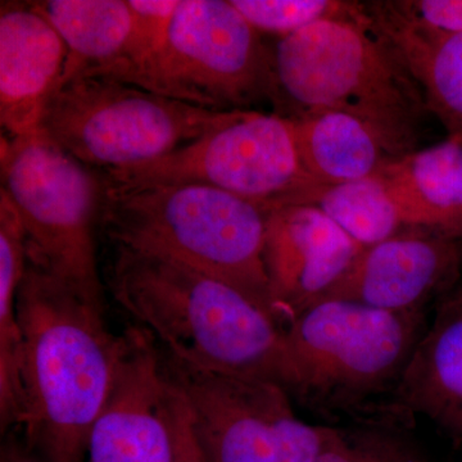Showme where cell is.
I'll return each mask as SVG.
<instances>
[{"mask_svg": "<svg viewBox=\"0 0 462 462\" xmlns=\"http://www.w3.org/2000/svg\"><path fill=\"white\" fill-rule=\"evenodd\" d=\"M27 263L26 236L16 208L0 203V424L21 427L25 415L23 336L17 294Z\"/></svg>", "mask_w": 462, "mask_h": 462, "instance_id": "20", "label": "cell"}, {"mask_svg": "<svg viewBox=\"0 0 462 462\" xmlns=\"http://www.w3.org/2000/svg\"><path fill=\"white\" fill-rule=\"evenodd\" d=\"M35 8L60 33L69 51L58 88L79 76L98 75L126 60L134 30L129 2L50 0Z\"/></svg>", "mask_w": 462, "mask_h": 462, "instance_id": "19", "label": "cell"}, {"mask_svg": "<svg viewBox=\"0 0 462 462\" xmlns=\"http://www.w3.org/2000/svg\"><path fill=\"white\" fill-rule=\"evenodd\" d=\"M108 189L197 184L236 194L270 209L314 184L298 153L293 120L240 109L221 129L139 165L105 170Z\"/></svg>", "mask_w": 462, "mask_h": 462, "instance_id": "10", "label": "cell"}, {"mask_svg": "<svg viewBox=\"0 0 462 462\" xmlns=\"http://www.w3.org/2000/svg\"><path fill=\"white\" fill-rule=\"evenodd\" d=\"M0 154L2 190L25 230L27 260L105 310L96 248L105 199L102 176L42 133L3 136Z\"/></svg>", "mask_w": 462, "mask_h": 462, "instance_id": "7", "label": "cell"}, {"mask_svg": "<svg viewBox=\"0 0 462 462\" xmlns=\"http://www.w3.org/2000/svg\"><path fill=\"white\" fill-rule=\"evenodd\" d=\"M105 404L88 438V462H176L188 407L149 331L132 327Z\"/></svg>", "mask_w": 462, "mask_h": 462, "instance_id": "11", "label": "cell"}, {"mask_svg": "<svg viewBox=\"0 0 462 462\" xmlns=\"http://www.w3.org/2000/svg\"><path fill=\"white\" fill-rule=\"evenodd\" d=\"M374 23L402 58L428 111L462 142V33L433 32L398 17L387 2L365 3Z\"/></svg>", "mask_w": 462, "mask_h": 462, "instance_id": "16", "label": "cell"}, {"mask_svg": "<svg viewBox=\"0 0 462 462\" xmlns=\"http://www.w3.org/2000/svg\"><path fill=\"white\" fill-rule=\"evenodd\" d=\"M67 47L35 5L0 14V123L11 138L42 133L48 102L62 78Z\"/></svg>", "mask_w": 462, "mask_h": 462, "instance_id": "14", "label": "cell"}, {"mask_svg": "<svg viewBox=\"0 0 462 462\" xmlns=\"http://www.w3.org/2000/svg\"><path fill=\"white\" fill-rule=\"evenodd\" d=\"M107 78L211 111L282 103L273 51L231 0H181L163 47Z\"/></svg>", "mask_w": 462, "mask_h": 462, "instance_id": "6", "label": "cell"}, {"mask_svg": "<svg viewBox=\"0 0 462 462\" xmlns=\"http://www.w3.org/2000/svg\"><path fill=\"white\" fill-rule=\"evenodd\" d=\"M273 53L282 103L296 107L293 117L340 112L372 127L394 158L416 151L430 111L365 3L354 17L320 21L282 38Z\"/></svg>", "mask_w": 462, "mask_h": 462, "instance_id": "3", "label": "cell"}, {"mask_svg": "<svg viewBox=\"0 0 462 462\" xmlns=\"http://www.w3.org/2000/svg\"><path fill=\"white\" fill-rule=\"evenodd\" d=\"M162 351L203 462H312L342 436L300 420L276 383L196 369Z\"/></svg>", "mask_w": 462, "mask_h": 462, "instance_id": "9", "label": "cell"}, {"mask_svg": "<svg viewBox=\"0 0 462 462\" xmlns=\"http://www.w3.org/2000/svg\"><path fill=\"white\" fill-rule=\"evenodd\" d=\"M258 32L291 35L324 20L354 17L364 5L338 0H231Z\"/></svg>", "mask_w": 462, "mask_h": 462, "instance_id": "23", "label": "cell"}, {"mask_svg": "<svg viewBox=\"0 0 462 462\" xmlns=\"http://www.w3.org/2000/svg\"><path fill=\"white\" fill-rule=\"evenodd\" d=\"M288 205L321 209L363 247L413 230L393 188L379 173L346 184L309 185L282 206Z\"/></svg>", "mask_w": 462, "mask_h": 462, "instance_id": "21", "label": "cell"}, {"mask_svg": "<svg viewBox=\"0 0 462 462\" xmlns=\"http://www.w3.org/2000/svg\"><path fill=\"white\" fill-rule=\"evenodd\" d=\"M462 240L413 229L367 245L321 300H346L392 312L424 311L454 287Z\"/></svg>", "mask_w": 462, "mask_h": 462, "instance_id": "13", "label": "cell"}, {"mask_svg": "<svg viewBox=\"0 0 462 462\" xmlns=\"http://www.w3.org/2000/svg\"><path fill=\"white\" fill-rule=\"evenodd\" d=\"M387 407L397 418L422 416L462 445V288L440 297Z\"/></svg>", "mask_w": 462, "mask_h": 462, "instance_id": "15", "label": "cell"}, {"mask_svg": "<svg viewBox=\"0 0 462 462\" xmlns=\"http://www.w3.org/2000/svg\"><path fill=\"white\" fill-rule=\"evenodd\" d=\"M108 285L125 311L180 363L287 391L284 329L226 282L162 254L115 245Z\"/></svg>", "mask_w": 462, "mask_h": 462, "instance_id": "2", "label": "cell"}, {"mask_svg": "<svg viewBox=\"0 0 462 462\" xmlns=\"http://www.w3.org/2000/svg\"><path fill=\"white\" fill-rule=\"evenodd\" d=\"M107 76H79L54 91L42 133L87 166L139 165L166 156L233 121Z\"/></svg>", "mask_w": 462, "mask_h": 462, "instance_id": "8", "label": "cell"}, {"mask_svg": "<svg viewBox=\"0 0 462 462\" xmlns=\"http://www.w3.org/2000/svg\"><path fill=\"white\" fill-rule=\"evenodd\" d=\"M427 329L424 311L321 300L284 329L287 391L316 412H358L393 393Z\"/></svg>", "mask_w": 462, "mask_h": 462, "instance_id": "5", "label": "cell"}, {"mask_svg": "<svg viewBox=\"0 0 462 462\" xmlns=\"http://www.w3.org/2000/svg\"><path fill=\"white\" fill-rule=\"evenodd\" d=\"M2 462H36L33 458L29 457L25 452L18 449L17 447H7L3 449Z\"/></svg>", "mask_w": 462, "mask_h": 462, "instance_id": "27", "label": "cell"}, {"mask_svg": "<svg viewBox=\"0 0 462 462\" xmlns=\"http://www.w3.org/2000/svg\"><path fill=\"white\" fill-rule=\"evenodd\" d=\"M391 184L412 229L462 240V142L448 138L433 147L394 158L379 172Z\"/></svg>", "mask_w": 462, "mask_h": 462, "instance_id": "17", "label": "cell"}, {"mask_svg": "<svg viewBox=\"0 0 462 462\" xmlns=\"http://www.w3.org/2000/svg\"><path fill=\"white\" fill-rule=\"evenodd\" d=\"M291 120L300 162L314 184L364 180L394 160L372 127L352 116L307 112Z\"/></svg>", "mask_w": 462, "mask_h": 462, "instance_id": "18", "label": "cell"}, {"mask_svg": "<svg viewBox=\"0 0 462 462\" xmlns=\"http://www.w3.org/2000/svg\"><path fill=\"white\" fill-rule=\"evenodd\" d=\"M397 419L384 412L354 430H343L339 439L312 462H425Z\"/></svg>", "mask_w": 462, "mask_h": 462, "instance_id": "22", "label": "cell"}, {"mask_svg": "<svg viewBox=\"0 0 462 462\" xmlns=\"http://www.w3.org/2000/svg\"><path fill=\"white\" fill-rule=\"evenodd\" d=\"M176 462H203L202 454H200L193 430H191L189 411L187 413L184 427H182L180 448H179L178 461Z\"/></svg>", "mask_w": 462, "mask_h": 462, "instance_id": "26", "label": "cell"}, {"mask_svg": "<svg viewBox=\"0 0 462 462\" xmlns=\"http://www.w3.org/2000/svg\"><path fill=\"white\" fill-rule=\"evenodd\" d=\"M267 211L206 185L105 187L100 221L114 245L162 254L226 282L275 320L264 263Z\"/></svg>", "mask_w": 462, "mask_h": 462, "instance_id": "4", "label": "cell"}, {"mask_svg": "<svg viewBox=\"0 0 462 462\" xmlns=\"http://www.w3.org/2000/svg\"><path fill=\"white\" fill-rule=\"evenodd\" d=\"M398 17L412 25L446 33H462V0L387 2Z\"/></svg>", "mask_w": 462, "mask_h": 462, "instance_id": "25", "label": "cell"}, {"mask_svg": "<svg viewBox=\"0 0 462 462\" xmlns=\"http://www.w3.org/2000/svg\"><path fill=\"white\" fill-rule=\"evenodd\" d=\"M363 249L360 243L316 207L288 205L270 208L264 263L273 316L282 329L318 303Z\"/></svg>", "mask_w": 462, "mask_h": 462, "instance_id": "12", "label": "cell"}, {"mask_svg": "<svg viewBox=\"0 0 462 462\" xmlns=\"http://www.w3.org/2000/svg\"><path fill=\"white\" fill-rule=\"evenodd\" d=\"M17 314L25 387L21 428L27 442L47 462H83L123 337L109 333L103 309L29 260L18 288Z\"/></svg>", "mask_w": 462, "mask_h": 462, "instance_id": "1", "label": "cell"}, {"mask_svg": "<svg viewBox=\"0 0 462 462\" xmlns=\"http://www.w3.org/2000/svg\"><path fill=\"white\" fill-rule=\"evenodd\" d=\"M181 0H129L134 14L132 44L126 60L96 76H109L139 65L165 44Z\"/></svg>", "mask_w": 462, "mask_h": 462, "instance_id": "24", "label": "cell"}]
</instances>
